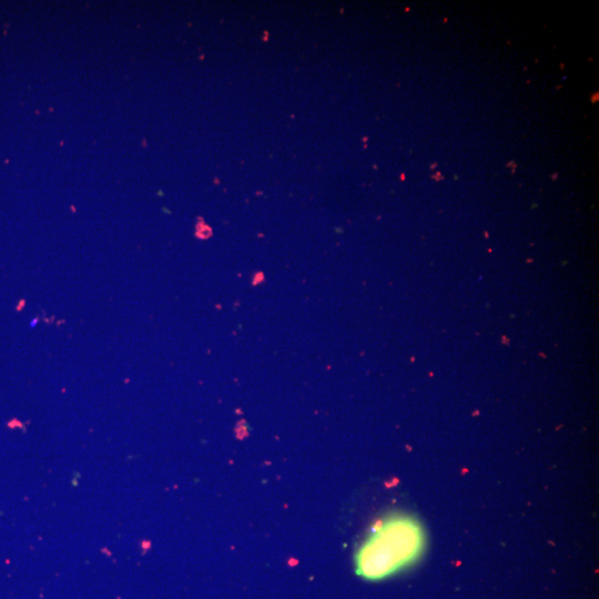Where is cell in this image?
Listing matches in <instances>:
<instances>
[{"label":"cell","mask_w":599,"mask_h":599,"mask_svg":"<svg viewBox=\"0 0 599 599\" xmlns=\"http://www.w3.org/2000/svg\"><path fill=\"white\" fill-rule=\"evenodd\" d=\"M425 547L420 522L406 514L376 521L354 557L357 576L377 581L413 565Z\"/></svg>","instance_id":"cell-1"}]
</instances>
